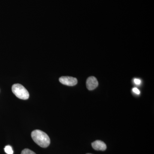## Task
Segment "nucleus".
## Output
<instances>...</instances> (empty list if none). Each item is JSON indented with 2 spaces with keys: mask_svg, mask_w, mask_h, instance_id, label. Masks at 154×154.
<instances>
[{
  "mask_svg": "<svg viewBox=\"0 0 154 154\" xmlns=\"http://www.w3.org/2000/svg\"><path fill=\"white\" fill-rule=\"evenodd\" d=\"M21 154H36L34 152L28 149H24L22 150Z\"/></svg>",
  "mask_w": 154,
  "mask_h": 154,
  "instance_id": "0eeeda50",
  "label": "nucleus"
},
{
  "mask_svg": "<svg viewBox=\"0 0 154 154\" xmlns=\"http://www.w3.org/2000/svg\"><path fill=\"white\" fill-rule=\"evenodd\" d=\"M134 92V93L137 94H140V91L139 90L137 89V88H134L132 90Z\"/></svg>",
  "mask_w": 154,
  "mask_h": 154,
  "instance_id": "6e6552de",
  "label": "nucleus"
},
{
  "mask_svg": "<svg viewBox=\"0 0 154 154\" xmlns=\"http://www.w3.org/2000/svg\"><path fill=\"white\" fill-rule=\"evenodd\" d=\"M60 82L63 85L68 86H74L78 83L76 78L70 76H62L59 79Z\"/></svg>",
  "mask_w": 154,
  "mask_h": 154,
  "instance_id": "7ed1b4c3",
  "label": "nucleus"
},
{
  "mask_svg": "<svg viewBox=\"0 0 154 154\" xmlns=\"http://www.w3.org/2000/svg\"><path fill=\"white\" fill-rule=\"evenodd\" d=\"M99 85L98 81L96 77L91 76L89 77L86 82V85L88 90L93 91L96 89Z\"/></svg>",
  "mask_w": 154,
  "mask_h": 154,
  "instance_id": "20e7f679",
  "label": "nucleus"
},
{
  "mask_svg": "<svg viewBox=\"0 0 154 154\" xmlns=\"http://www.w3.org/2000/svg\"><path fill=\"white\" fill-rule=\"evenodd\" d=\"M91 154V153H88V154Z\"/></svg>",
  "mask_w": 154,
  "mask_h": 154,
  "instance_id": "9d476101",
  "label": "nucleus"
},
{
  "mask_svg": "<svg viewBox=\"0 0 154 154\" xmlns=\"http://www.w3.org/2000/svg\"><path fill=\"white\" fill-rule=\"evenodd\" d=\"M31 135L34 142L41 147H47L50 144V139L47 134L40 130L33 131Z\"/></svg>",
  "mask_w": 154,
  "mask_h": 154,
  "instance_id": "f257e3e1",
  "label": "nucleus"
},
{
  "mask_svg": "<svg viewBox=\"0 0 154 154\" xmlns=\"http://www.w3.org/2000/svg\"><path fill=\"white\" fill-rule=\"evenodd\" d=\"M134 82L136 85H139L141 83V80L139 79H134Z\"/></svg>",
  "mask_w": 154,
  "mask_h": 154,
  "instance_id": "1a4fd4ad",
  "label": "nucleus"
},
{
  "mask_svg": "<svg viewBox=\"0 0 154 154\" xmlns=\"http://www.w3.org/2000/svg\"><path fill=\"white\" fill-rule=\"evenodd\" d=\"M12 91L14 95L18 98L23 100H27L29 98L28 91L22 85L14 84L12 87Z\"/></svg>",
  "mask_w": 154,
  "mask_h": 154,
  "instance_id": "f03ea898",
  "label": "nucleus"
},
{
  "mask_svg": "<svg viewBox=\"0 0 154 154\" xmlns=\"http://www.w3.org/2000/svg\"><path fill=\"white\" fill-rule=\"evenodd\" d=\"M5 151L7 154H14V150L11 146L9 145L6 146L5 148Z\"/></svg>",
  "mask_w": 154,
  "mask_h": 154,
  "instance_id": "423d86ee",
  "label": "nucleus"
},
{
  "mask_svg": "<svg viewBox=\"0 0 154 154\" xmlns=\"http://www.w3.org/2000/svg\"><path fill=\"white\" fill-rule=\"evenodd\" d=\"M92 146L94 149L97 151H104L107 149L106 144L101 140H97L92 143Z\"/></svg>",
  "mask_w": 154,
  "mask_h": 154,
  "instance_id": "39448f33",
  "label": "nucleus"
}]
</instances>
